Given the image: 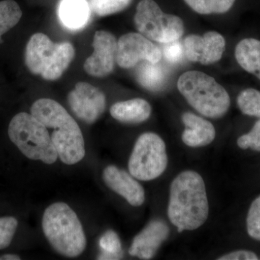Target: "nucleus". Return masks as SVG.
I'll use <instances>...</instances> for the list:
<instances>
[{
	"label": "nucleus",
	"instance_id": "obj_1",
	"mask_svg": "<svg viewBox=\"0 0 260 260\" xmlns=\"http://www.w3.org/2000/svg\"><path fill=\"white\" fill-rule=\"evenodd\" d=\"M168 216L178 232L199 229L209 215L206 186L194 171H184L173 180L168 205Z\"/></svg>",
	"mask_w": 260,
	"mask_h": 260
},
{
	"label": "nucleus",
	"instance_id": "obj_2",
	"mask_svg": "<svg viewBox=\"0 0 260 260\" xmlns=\"http://www.w3.org/2000/svg\"><path fill=\"white\" fill-rule=\"evenodd\" d=\"M30 114L47 129L58 156L67 165H74L85 155V140L78 123L62 106L52 99H41L32 104Z\"/></svg>",
	"mask_w": 260,
	"mask_h": 260
},
{
	"label": "nucleus",
	"instance_id": "obj_3",
	"mask_svg": "<svg viewBox=\"0 0 260 260\" xmlns=\"http://www.w3.org/2000/svg\"><path fill=\"white\" fill-rule=\"evenodd\" d=\"M42 229L51 247L61 255L77 257L86 248L81 222L66 203L59 202L48 207L43 215Z\"/></svg>",
	"mask_w": 260,
	"mask_h": 260
},
{
	"label": "nucleus",
	"instance_id": "obj_4",
	"mask_svg": "<svg viewBox=\"0 0 260 260\" xmlns=\"http://www.w3.org/2000/svg\"><path fill=\"white\" fill-rule=\"evenodd\" d=\"M177 88L188 104L206 117L221 118L230 108L227 90L203 72L191 70L183 73L178 79Z\"/></svg>",
	"mask_w": 260,
	"mask_h": 260
},
{
	"label": "nucleus",
	"instance_id": "obj_5",
	"mask_svg": "<svg viewBox=\"0 0 260 260\" xmlns=\"http://www.w3.org/2000/svg\"><path fill=\"white\" fill-rule=\"evenodd\" d=\"M75 55L73 44L54 43L45 34L38 32L30 37L27 44L25 62L32 74L53 81L61 78Z\"/></svg>",
	"mask_w": 260,
	"mask_h": 260
},
{
	"label": "nucleus",
	"instance_id": "obj_6",
	"mask_svg": "<svg viewBox=\"0 0 260 260\" xmlns=\"http://www.w3.org/2000/svg\"><path fill=\"white\" fill-rule=\"evenodd\" d=\"M8 133L10 141L27 158L49 165L57 160V151L47 128L31 114L20 112L13 116Z\"/></svg>",
	"mask_w": 260,
	"mask_h": 260
},
{
	"label": "nucleus",
	"instance_id": "obj_7",
	"mask_svg": "<svg viewBox=\"0 0 260 260\" xmlns=\"http://www.w3.org/2000/svg\"><path fill=\"white\" fill-rule=\"evenodd\" d=\"M135 28L153 42L169 44L179 40L184 32L182 19L164 13L154 0H141L134 16Z\"/></svg>",
	"mask_w": 260,
	"mask_h": 260
},
{
	"label": "nucleus",
	"instance_id": "obj_8",
	"mask_svg": "<svg viewBox=\"0 0 260 260\" xmlns=\"http://www.w3.org/2000/svg\"><path fill=\"white\" fill-rule=\"evenodd\" d=\"M167 166V147L162 138L153 133L140 135L128 162L130 174L140 181H151L161 176Z\"/></svg>",
	"mask_w": 260,
	"mask_h": 260
},
{
	"label": "nucleus",
	"instance_id": "obj_9",
	"mask_svg": "<svg viewBox=\"0 0 260 260\" xmlns=\"http://www.w3.org/2000/svg\"><path fill=\"white\" fill-rule=\"evenodd\" d=\"M161 58L160 49L140 32L124 34L117 41L116 64L124 69L134 68L143 61L158 63Z\"/></svg>",
	"mask_w": 260,
	"mask_h": 260
},
{
	"label": "nucleus",
	"instance_id": "obj_10",
	"mask_svg": "<svg viewBox=\"0 0 260 260\" xmlns=\"http://www.w3.org/2000/svg\"><path fill=\"white\" fill-rule=\"evenodd\" d=\"M68 104L78 119L93 124L105 111V94L90 84L80 82L68 95Z\"/></svg>",
	"mask_w": 260,
	"mask_h": 260
},
{
	"label": "nucleus",
	"instance_id": "obj_11",
	"mask_svg": "<svg viewBox=\"0 0 260 260\" xmlns=\"http://www.w3.org/2000/svg\"><path fill=\"white\" fill-rule=\"evenodd\" d=\"M92 45L94 51L84 63V70L90 76L104 78L115 68L117 41L111 32L98 30Z\"/></svg>",
	"mask_w": 260,
	"mask_h": 260
},
{
	"label": "nucleus",
	"instance_id": "obj_12",
	"mask_svg": "<svg viewBox=\"0 0 260 260\" xmlns=\"http://www.w3.org/2000/svg\"><path fill=\"white\" fill-rule=\"evenodd\" d=\"M225 44L223 36L217 31H208L203 36L191 34L184 39V54L193 62L213 64L221 59Z\"/></svg>",
	"mask_w": 260,
	"mask_h": 260
},
{
	"label": "nucleus",
	"instance_id": "obj_13",
	"mask_svg": "<svg viewBox=\"0 0 260 260\" xmlns=\"http://www.w3.org/2000/svg\"><path fill=\"white\" fill-rule=\"evenodd\" d=\"M103 179L109 189L124 198L129 204L139 207L144 203V189L129 173L111 165L104 169Z\"/></svg>",
	"mask_w": 260,
	"mask_h": 260
},
{
	"label": "nucleus",
	"instance_id": "obj_14",
	"mask_svg": "<svg viewBox=\"0 0 260 260\" xmlns=\"http://www.w3.org/2000/svg\"><path fill=\"white\" fill-rule=\"evenodd\" d=\"M169 234V226L165 222L154 220L133 239L129 254L141 259H150L156 254Z\"/></svg>",
	"mask_w": 260,
	"mask_h": 260
},
{
	"label": "nucleus",
	"instance_id": "obj_15",
	"mask_svg": "<svg viewBox=\"0 0 260 260\" xmlns=\"http://www.w3.org/2000/svg\"><path fill=\"white\" fill-rule=\"evenodd\" d=\"M185 129L181 135L183 143L191 148H199L210 145L215 140V129L210 121L191 112L181 116Z\"/></svg>",
	"mask_w": 260,
	"mask_h": 260
},
{
	"label": "nucleus",
	"instance_id": "obj_16",
	"mask_svg": "<svg viewBox=\"0 0 260 260\" xmlns=\"http://www.w3.org/2000/svg\"><path fill=\"white\" fill-rule=\"evenodd\" d=\"M152 108L146 100L134 99L116 103L111 107V115L116 120L125 124H139L148 120Z\"/></svg>",
	"mask_w": 260,
	"mask_h": 260
},
{
	"label": "nucleus",
	"instance_id": "obj_17",
	"mask_svg": "<svg viewBox=\"0 0 260 260\" xmlns=\"http://www.w3.org/2000/svg\"><path fill=\"white\" fill-rule=\"evenodd\" d=\"M90 9L86 0H61L58 15L68 28L79 29L88 21Z\"/></svg>",
	"mask_w": 260,
	"mask_h": 260
},
{
	"label": "nucleus",
	"instance_id": "obj_18",
	"mask_svg": "<svg viewBox=\"0 0 260 260\" xmlns=\"http://www.w3.org/2000/svg\"><path fill=\"white\" fill-rule=\"evenodd\" d=\"M238 64L260 80V41L248 38L238 43L235 49Z\"/></svg>",
	"mask_w": 260,
	"mask_h": 260
},
{
	"label": "nucleus",
	"instance_id": "obj_19",
	"mask_svg": "<svg viewBox=\"0 0 260 260\" xmlns=\"http://www.w3.org/2000/svg\"><path fill=\"white\" fill-rule=\"evenodd\" d=\"M158 63L143 61L137 68V80L142 87L150 91H158L164 85L165 73Z\"/></svg>",
	"mask_w": 260,
	"mask_h": 260
},
{
	"label": "nucleus",
	"instance_id": "obj_20",
	"mask_svg": "<svg viewBox=\"0 0 260 260\" xmlns=\"http://www.w3.org/2000/svg\"><path fill=\"white\" fill-rule=\"evenodd\" d=\"M22 10L14 0L0 2V44H3V36L14 28L22 18Z\"/></svg>",
	"mask_w": 260,
	"mask_h": 260
},
{
	"label": "nucleus",
	"instance_id": "obj_21",
	"mask_svg": "<svg viewBox=\"0 0 260 260\" xmlns=\"http://www.w3.org/2000/svg\"><path fill=\"white\" fill-rule=\"evenodd\" d=\"M191 10L200 15L224 14L232 9L236 0H184Z\"/></svg>",
	"mask_w": 260,
	"mask_h": 260
},
{
	"label": "nucleus",
	"instance_id": "obj_22",
	"mask_svg": "<svg viewBox=\"0 0 260 260\" xmlns=\"http://www.w3.org/2000/svg\"><path fill=\"white\" fill-rule=\"evenodd\" d=\"M102 252L99 259H121L123 257V250L119 236L114 231L108 230L104 233L99 240Z\"/></svg>",
	"mask_w": 260,
	"mask_h": 260
},
{
	"label": "nucleus",
	"instance_id": "obj_23",
	"mask_svg": "<svg viewBox=\"0 0 260 260\" xmlns=\"http://www.w3.org/2000/svg\"><path fill=\"white\" fill-rule=\"evenodd\" d=\"M237 105L245 115L260 119V91L254 88L243 90L237 97Z\"/></svg>",
	"mask_w": 260,
	"mask_h": 260
},
{
	"label": "nucleus",
	"instance_id": "obj_24",
	"mask_svg": "<svg viewBox=\"0 0 260 260\" xmlns=\"http://www.w3.org/2000/svg\"><path fill=\"white\" fill-rule=\"evenodd\" d=\"M133 0H90V10L98 16H108L123 11Z\"/></svg>",
	"mask_w": 260,
	"mask_h": 260
},
{
	"label": "nucleus",
	"instance_id": "obj_25",
	"mask_svg": "<svg viewBox=\"0 0 260 260\" xmlns=\"http://www.w3.org/2000/svg\"><path fill=\"white\" fill-rule=\"evenodd\" d=\"M18 219L13 216L0 217V251L9 247L18 228Z\"/></svg>",
	"mask_w": 260,
	"mask_h": 260
},
{
	"label": "nucleus",
	"instance_id": "obj_26",
	"mask_svg": "<svg viewBox=\"0 0 260 260\" xmlns=\"http://www.w3.org/2000/svg\"><path fill=\"white\" fill-rule=\"evenodd\" d=\"M246 229L249 237L260 241V195L251 203L248 212Z\"/></svg>",
	"mask_w": 260,
	"mask_h": 260
},
{
	"label": "nucleus",
	"instance_id": "obj_27",
	"mask_svg": "<svg viewBox=\"0 0 260 260\" xmlns=\"http://www.w3.org/2000/svg\"><path fill=\"white\" fill-rule=\"evenodd\" d=\"M237 145L244 150L251 148L260 152V119L256 121L249 133L242 135L238 139Z\"/></svg>",
	"mask_w": 260,
	"mask_h": 260
},
{
	"label": "nucleus",
	"instance_id": "obj_28",
	"mask_svg": "<svg viewBox=\"0 0 260 260\" xmlns=\"http://www.w3.org/2000/svg\"><path fill=\"white\" fill-rule=\"evenodd\" d=\"M170 45L168 46V47L164 49V56L170 62H178V61L180 60L181 56H182V46L179 43L176 42L170 43Z\"/></svg>",
	"mask_w": 260,
	"mask_h": 260
},
{
	"label": "nucleus",
	"instance_id": "obj_29",
	"mask_svg": "<svg viewBox=\"0 0 260 260\" xmlns=\"http://www.w3.org/2000/svg\"><path fill=\"white\" fill-rule=\"evenodd\" d=\"M218 260H256L258 256L253 251L247 250H239L233 251L220 256Z\"/></svg>",
	"mask_w": 260,
	"mask_h": 260
},
{
	"label": "nucleus",
	"instance_id": "obj_30",
	"mask_svg": "<svg viewBox=\"0 0 260 260\" xmlns=\"http://www.w3.org/2000/svg\"><path fill=\"white\" fill-rule=\"evenodd\" d=\"M21 259L18 254H5L0 256V260H20Z\"/></svg>",
	"mask_w": 260,
	"mask_h": 260
}]
</instances>
